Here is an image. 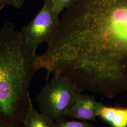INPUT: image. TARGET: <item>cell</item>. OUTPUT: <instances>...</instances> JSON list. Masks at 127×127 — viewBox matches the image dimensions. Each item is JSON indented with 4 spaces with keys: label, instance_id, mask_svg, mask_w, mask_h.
Instances as JSON below:
<instances>
[{
    "label": "cell",
    "instance_id": "52a82bcc",
    "mask_svg": "<svg viewBox=\"0 0 127 127\" xmlns=\"http://www.w3.org/2000/svg\"><path fill=\"white\" fill-rule=\"evenodd\" d=\"M21 125L22 127H55V122L37 110L32 104V99Z\"/></svg>",
    "mask_w": 127,
    "mask_h": 127
},
{
    "label": "cell",
    "instance_id": "6da1fadb",
    "mask_svg": "<svg viewBox=\"0 0 127 127\" xmlns=\"http://www.w3.org/2000/svg\"><path fill=\"white\" fill-rule=\"evenodd\" d=\"M60 24L36 56L39 68L68 77L81 92L112 98L127 91V0H76Z\"/></svg>",
    "mask_w": 127,
    "mask_h": 127
},
{
    "label": "cell",
    "instance_id": "ba28073f",
    "mask_svg": "<svg viewBox=\"0 0 127 127\" xmlns=\"http://www.w3.org/2000/svg\"><path fill=\"white\" fill-rule=\"evenodd\" d=\"M76 0H44L47 2L57 13L60 14L69 8Z\"/></svg>",
    "mask_w": 127,
    "mask_h": 127
},
{
    "label": "cell",
    "instance_id": "30bf717a",
    "mask_svg": "<svg viewBox=\"0 0 127 127\" xmlns=\"http://www.w3.org/2000/svg\"><path fill=\"white\" fill-rule=\"evenodd\" d=\"M27 0H0V10L6 5L19 9L22 8Z\"/></svg>",
    "mask_w": 127,
    "mask_h": 127
},
{
    "label": "cell",
    "instance_id": "277c9868",
    "mask_svg": "<svg viewBox=\"0 0 127 127\" xmlns=\"http://www.w3.org/2000/svg\"><path fill=\"white\" fill-rule=\"evenodd\" d=\"M59 15L44 1L35 17L19 31L24 42L33 54L36 55L41 44L50 45L54 41L60 28Z\"/></svg>",
    "mask_w": 127,
    "mask_h": 127
},
{
    "label": "cell",
    "instance_id": "5b68a950",
    "mask_svg": "<svg viewBox=\"0 0 127 127\" xmlns=\"http://www.w3.org/2000/svg\"><path fill=\"white\" fill-rule=\"evenodd\" d=\"M104 104L98 102L94 96L80 93L68 113V117L84 121H94L98 116Z\"/></svg>",
    "mask_w": 127,
    "mask_h": 127
},
{
    "label": "cell",
    "instance_id": "9c48e42d",
    "mask_svg": "<svg viewBox=\"0 0 127 127\" xmlns=\"http://www.w3.org/2000/svg\"><path fill=\"white\" fill-rule=\"evenodd\" d=\"M55 127H95L91 123L86 121H63L55 123Z\"/></svg>",
    "mask_w": 127,
    "mask_h": 127
},
{
    "label": "cell",
    "instance_id": "7a4b0ae2",
    "mask_svg": "<svg viewBox=\"0 0 127 127\" xmlns=\"http://www.w3.org/2000/svg\"><path fill=\"white\" fill-rule=\"evenodd\" d=\"M35 55L15 25L7 23L0 28V123L19 127L23 122L31 100L30 83L37 71Z\"/></svg>",
    "mask_w": 127,
    "mask_h": 127
},
{
    "label": "cell",
    "instance_id": "8fae6325",
    "mask_svg": "<svg viewBox=\"0 0 127 127\" xmlns=\"http://www.w3.org/2000/svg\"><path fill=\"white\" fill-rule=\"evenodd\" d=\"M0 127H21V125L20 126H19V127H10V126H6L2 124H1L0 123Z\"/></svg>",
    "mask_w": 127,
    "mask_h": 127
},
{
    "label": "cell",
    "instance_id": "3957f363",
    "mask_svg": "<svg viewBox=\"0 0 127 127\" xmlns=\"http://www.w3.org/2000/svg\"><path fill=\"white\" fill-rule=\"evenodd\" d=\"M53 75L36 100L39 111L57 123L68 117L69 111L82 92L68 77L60 74Z\"/></svg>",
    "mask_w": 127,
    "mask_h": 127
},
{
    "label": "cell",
    "instance_id": "8992f818",
    "mask_svg": "<svg viewBox=\"0 0 127 127\" xmlns=\"http://www.w3.org/2000/svg\"><path fill=\"white\" fill-rule=\"evenodd\" d=\"M98 116L112 127H127V108L106 106L100 109Z\"/></svg>",
    "mask_w": 127,
    "mask_h": 127
}]
</instances>
